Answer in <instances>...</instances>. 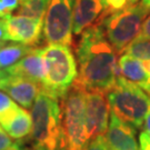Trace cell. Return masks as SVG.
Segmentation results:
<instances>
[{"instance_id": "cell-1", "label": "cell", "mask_w": 150, "mask_h": 150, "mask_svg": "<svg viewBox=\"0 0 150 150\" xmlns=\"http://www.w3.org/2000/svg\"><path fill=\"white\" fill-rule=\"evenodd\" d=\"M78 77L75 83L87 91L108 93L120 76L118 54L99 22L87 28L76 46Z\"/></svg>"}, {"instance_id": "cell-2", "label": "cell", "mask_w": 150, "mask_h": 150, "mask_svg": "<svg viewBox=\"0 0 150 150\" xmlns=\"http://www.w3.org/2000/svg\"><path fill=\"white\" fill-rule=\"evenodd\" d=\"M60 99L41 89L31 108L32 140L46 150H67Z\"/></svg>"}, {"instance_id": "cell-3", "label": "cell", "mask_w": 150, "mask_h": 150, "mask_svg": "<svg viewBox=\"0 0 150 150\" xmlns=\"http://www.w3.org/2000/svg\"><path fill=\"white\" fill-rule=\"evenodd\" d=\"M46 64L42 90L62 99L78 77V64L70 46L48 43L41 48Z\"/></svg>"}, {"instance_id": "cell-4", "label": "cell", "mask_w": 150, "mask_h": 150, "mask_svg": "<svg viewBox=\"0 0 150 150\" xmlns=\"http://www.w3.org/2000/svg\"><path fill=\"white\" fill-rule=\"evenodd\" d=\"M107 97L111 112L134 128L144 127L145 119L150 111V95L145 89L118 76L116 85Z\"/></svg>"}, {"instance_id": "cell-5", "label": "cell", "mask_w": 150, "mask_h": 150, "mask_svg": "<svg viewBox=\"0 0 150 150\" xmlns=\"http://www.w3.org/2000/svg\"><path fill=\"white\" fill-rule=\"evenodd\" d=\"M60 103L67 150H85L89 144L86 123V90L74 82Z\"/></svg>"}, {"instance_id": "cell-6", "label": "cell", "mask_w": 150, "mask_h": 150, "mask_svg": "<svg viewBox=\"0 0 150 150\" xmlns=\"http://www.w3.org/2000/svg\"><path fill=\"white\" fill-rule=\"evenodd\" d=\"M149 12L150 10L140 2L108 15L100 22L105 29L106 37L117 54H122L137 38Z\"/></svg>"}, {"instance_id": "cell-7", "label": "cell", "mask_w": 150, "mask_h": 150, "mask_svg": "<svg viewBox=\"0 0 150 150\" xmlns=\"http://www.w3.org/2000/svg\"><path fill=\"white\" fill-rule=\"evenodd\" d=\"M77 0H50L43 22V37L48 43L72 45V19Z\"/></svg>"}, {"instance_id": "cell-8", "label": "cell", "mask_w": 150, "mask_h": 150, "mask_svg": "<svg viewBox=\"0 0 150 150\" xmlns=\"http://www.w3.org/2000/svg\"><path fill=\"white\" fill-rule=\"evenodd\" d=\"M110 103L105 92L86 90V123L89 141L105 136L110 121Z\"/></svg>"}, {"instance_id": "cell-9", "label": "cell", "mask_w": 150, "mask_h": 150, "mask_svg": "<svg viewBox=\"0 0 150 150\" xmlns=\"http://www.w3.org/2000/svg\"><path fill=\"white\" fill-rule=\"evenodd\" d=\"M8 40L27 46H36L40 42L43 33V19L16 15L5 17Z\"/></svg>"}, {"instance_id": "cell-10", "label": "cell", "mask_w": 150, "mask_h": 150, "mask_svg": "<svg viewBox=\"0 0 150 150\" xmlns=\"http://www.w3.org/2000/svg\"><path fill=\"white\" fill-rule=\"evenodd\" d=\"M107 0H77L72 19V33L81 35L87 28L107 17Z\"/></svg>"}, {"instance_id": "cell-11", "label": "cell", "mask_w": 150, "mask_h": 150, "mask_svg": "<svg viewBox=\"0 0 150 150\" xmlns=\"http://www.w3.org/2000/svg\"><path fill=\"white\" fill-rule=\"evenodd\" d=\"M103 137L110 150H139L136 128L113 112L110 113L109 127Z\"/></svg>"}, {"instance_id": "cell-12", "label": "cell", "mask_w": 150, "mask_h": 150, "mask_svg": "<svg viewBox=\"0 0 150 150\" xmlns=\"http://www.w3.org/2000/svg\"><path fill=\"white\" fill-rule=\"evenodd\" d=\"M41 89V85L37 82L20 76H12L9 72L0 87V90L8 93L18 105L25 109L32 108Z\"/></svg>"}, {"instance_id": "cell-13", "label": "cell", "mask_w": 150, "mask_h": 150, "mask_svg": "<svg viewBox=\"0 0 150 150\" xmlns=\"http://www.w3.org/2000/svg\"><path fill=\"white\" fill-rule=\"evenodd\" d=\"M7 71L12 76H20L37 82L42 87L46 77V64L42 57L41 48H35L25 56L19 62L7 68Z\"/></svg>"}, {"instance_id": "cell-14", "label": "cell", "mask_w": 150, "mask_h": 150, "mask_svg": "<svg viewBox=\"0 0 150 150\" xmlns=\"http://www.w3.org/2000/svg\"><path fill=\"white\" fill-rule=\"evenodd\" d=\"M119 72L123 78L134 82L141 87L142 89H147L148 85V75L146 72L142 61L129 54H123L118 59Z\"/></svg>"}, {"instance_id": "cell-15", "label": "cell", "mask_w": 150, "mask_h": 150, "mask_svg": "<svg viewBox=\"0 0 150 150\" xmlns=\"http://www.w3.org/2000/svg\"><path fill=\"white\" fill-rule=\"evenodd\" d=\"M35 47L23 43H9L0 48V69H7L27 56Z\"/></svg>"}, {"instance_id": "cell-16", "label": "cell", "mask_w": 150, "mask_h": 150, "mask_svg": "<svg viewBox=\"0 0 150 150\" xmlns=\"http://www.w3.org/2000/svg\"><path fill=\"white\" fill-rule=\"evenodd\" d=\"M6 131L9 134L11 138L22 139L31 134L32 131V118L31 113H29L25 108H20L19 112L13 120L7 127Z\"/></svg>"}, {"instance_id": "cell-17", "label": "cell", "mask_w": 150, "mask_h": 150, "mask_svg": "<svg viewBox=\"0 0 150 150\" xmlns=\"http://www.w3.org/2000/svg\"><path fill=\"white\" fill-rule=\"evenodd\" d=\"M19 110L20 107L18 106V103L15 102L8 93L0 90V125L2 126V128L7 127L13 120Z\"/></svg>"}, {"instance_id": "cell-18", "label": "cell", "mask_w": 150, "mask_h": 150, "mask_svg": "<svg viewBox=\"0 0 150 150\" xmlns=\"http://www.w3.org/2000/svg\"><path fill=\"white\" fill-rule=\"evenodd\" d=\"M50 0H22L18 8V15L43 19L48 9Z\"/></svg>"}, {"instance_id": "cell-19", "label": "cell", "mask_w": 150, "mask_h": 150, "mask_svg": "<svg viewBox=\"0 0 150 150\" xmlns=\"http://www.w3.org/2000/svg\"><path fill=\"white\" fill-rule=\"evenodd\" d=\"M126 54L134 57L137 59L150 60V41L146 40H134L123 51Z\"/></svg>"}, {"instance_id": "cell-20", "label": "cell", "mask_w": 150, "mask_h": 150, "mask_svg": "<svg viewBox=\"0 0 150 150\" xmlns=\"http://www.w3.org/2000/svg\"><path fill=\"white\" fill-rule=\"evenodd\" d=\"M85 150H110L103 136H99L89 141Z\"/></svg>"}, {"instance_id": "cell-21", "label": "cell", "mask_w": 150, "mask_h": 150, "mask_svg": "<svg viewBox=\"0 0 150 150\" xmlns=\"http://www.w3.org/2000/svg\"><path fill=\"white\" fill-rule=\"evenodd\" d=\"M107 16L116 11L122 10L128 6V0H107Z\"/></svg>"}, {"instance_id": "cell-22", "label": "cell", "mask_w": 150, "mask_h": 150, "mask_svg": "<svg viewBox=\"0 0 150 150\" xmlns=\"http://www.w3.org/2000/svg\"><path fill=\"white\" fill-rule=\"evenodd\" d=\"M134 40H146V41H150V15L145 19V21L141 26V30H140L139 35Z\"/></svg>"}, {"instance_id": "cell-23", "label": "cell", "mask_w": 150, "mask_h": 150, "mask_svg": "<svg viewBox=\"0 0 150 150\" xmlns=\"http://www.w3.org/2000/svg\"><path fill=\"white\" fill-rule=\"evenodd\" d=\"M12 145V139L9 134L0 127V150H8Z\"/></svg>"}, {"instance_id": "cell-24", "label": "cell", "mask_w": 150, "mask_h": 150, "mask_svg": "<svg viewBox=\"0 0 150 150\" xmlns=\"http://www.w3.org/2000/svg\"><path fill=\"white\" fill-rule=\"evenodd\" d=\"M139 148L140 150H150V136L146 131L139 134Z\"/></svg>"}, {"instance_id": "cell-25", "label": "cell", "mask_w": 150, "mask_h": 150, "mask_svg": "<svg viewBox=\"0 0 150 150\" xmlns=\"http://www.w3.org/2000/svg\"><path fill=\"white\" fill-rule=\"evenodd\" d=\"M8 41V35H7V27H6L5 18H0V46H5Z\"/></svg>"}, {"instance_id": "cell-26", "label": "cell", "mask_w": 150, "mask_h": 150, "mask_svg": "<svg viewBox=\"0 0 150 150\" xmlns=\"http://www.w3.org/2000/svg\"><path fill=\"white\" fill-rule=\"evenodd\" d=\"M142 64H144V68H145L146 72H147V75H148V85H147L146 91L150 95V60H144V61H142Z\"/></svg>"}, {"instance_id": "cell-27", "label": "cell", "mask_w": 150, "mask_h": 150, "mask_svg": "<svg viewBox=\"0 0 150 150\" xmlns=\"http://www.w3.org/2000/svg\"><path fill=\"white\" fill-rule=\"evenodd\" d=\"M9 16V12L6 8L5 4L2 0H0V18H5V17Z\"/></svg>"}, {"instance_id": "cell-28", "label": "cell", "mask_w": 150, "mask_h": 150, "mask_svg": "<svg viewBox=\"0 0 150 150\" xmlns=\"http://www.w3.org/2000/svg\"><path fill=\"white\" fill-rule=\"evenodd\" d=\"M144 129L147 134L150 136V111L149 113L147 115V117L145 119V122H144Z\"/></svg>"}, {"instance_id": "cell-29", "label": "cell", "mask_w": 150, "mask_h": 150, "mask_svg": "<svg viewBox=\"0 0 150 150\" xmlns=\"http://www.w3.org/2000/svg\"><path fill=\"white\" fill-rule=\"evenodd\" d=\"M7 76H8L7 70H6V69H0V87H1V85H2V82L5 81L6 78H7Z\"/></svg>"}, {"instance_id": "cell-30", "label": "cell", "mask_w": 150, "mask_h": 150, "mask_svg": "<svg viewBox=\"0 0 150 150\" xmlns=\"http://www.w3.org/2000/svg\"><path fill=\"white\" fill-rule=\"evenodd\" d=\"M8 150H25V149L21 147V142L18 141V142H15Z\"/></svg>"}, {"instance_id": "cell-31", "label": "cell", "mask_w": 150, "mask_h": 150, "mask_svg": "<svg viewBox=\"0 0 150 150\" xmlns=\"http://www.w3.org/2000/svg\"><path fill=\"white\" fill-rule=\"evenodd\" d=\"M141 4L145 6L148 10H150V0H141Z\"/></svg>"}, {"instance_id": "cell-32", "label": "cell", "mask_w": 150, "mask_h": 150, "mask_svg": "<svg viewBox=\"0 0 150 150\" xmlns=\"http://www.w3.org/2000/svg\"><path fill=\"white\" fill-rule=\"evenodd\" d=\"M139 0H128V6H134V5H137V2H138ZM127 6V7H128Z\"/></svg>"}, {"instance_id": "cell-33", "label": "cell", "mask_w": 150, "mask_h": 150, "mask_svg": "<svg viewBox=\"0 0 150 150\" xmlns=\"http://www.w3.org/2000/svg\"><path fill=\"white\" fill-rule=\"evenodd\" d=\"M36 150H46V149H42V148H37Z\"/></svg>"}, {"instance_id": "cell-34", "label": "cell", "mask_w": 150, "mask_h": 150, "mask_svg": "<svg viewBox=\"0 0 150 150\" xmlns=\"http://www.w3.org/2000/svg\"><path fill=\"white\" fill-rule=\"evenodd\" d=\"M1 47H2V46H0V48H1Z\"/></svg>"}]
</instances>
